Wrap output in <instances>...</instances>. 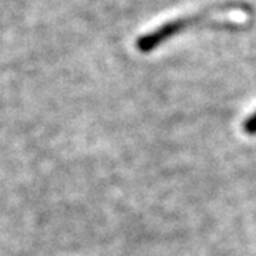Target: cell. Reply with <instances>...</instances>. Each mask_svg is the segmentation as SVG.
I'll list each match as a JSON object with an SVG mask.
<instances>
[{"label": "cell", "instance_id": "cell-2", "mask_svg": "<svg viewBox=\"0 0 256 256\" xmlns=\"http://www.w3.org/2000/svg\"><path fill=\"white\" fill-rule=\"evenodd\" d=\"M244 130H245V132L249 134V136H255L256 134V112L254 116H250L249 118L245 121V124H244Z\"/></svg>", "mask_w": 256, "mask_h": 256}, {"label": "cell", "instance_id": "cell-1", "mask_svg": "<svg viewBox=\"0 0 256 256\" xmlns=\"http://www.w3.org/2000/svg\"><path fill=\"white\" fill-rule=\"evenodd\" d=\"M185 23L186 20H174V22L165 23L161 28H156L154 32L140 37L137 40V48L142 53L152 52L156 47L164 43L165 40H168L170 37L175 36L180 30H182L185 28Z\"/></svg>", "mask_w": 256, "mask_h": 256}]
</instances>
